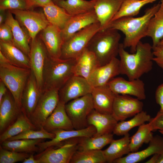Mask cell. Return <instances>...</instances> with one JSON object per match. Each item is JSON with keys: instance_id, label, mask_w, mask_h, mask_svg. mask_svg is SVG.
Listing matches in <instances>:
<instances>
[{"instance_id": "35", "label": "cell", "mask_w": 163, "mask_h": 163, "mask_svg": "<svg viewBox=\"0 0 163 163\" xmlns=\"http://www.w3.org/2000/svg\"><path fill=\"white\" fill-rule=\"evenodd\" d=\"M151 118L150 115L146 112L142 111L129 120L118 122L113 133L118 136H124L134 127L139 126L146 122H149Z\"/></svg>"}, {"instance_id": "24", "label": "cell", "mask_w": 163, "mask_h": 163, "mask_svg": "<svg viewBox=\"0 0 163 163\" xmlns=\"http://www.w3.org/2000/svg\"><path fill=\"white\" fill-rule=\"evenodd\" d=\"M91 94L95 110L102 113L112 114L116 94L108 84L93 88Z\"/></svg>"}, {"instance_id": "2", "label": "cell", "mask_w": 163, "mask_h": 163, "mask_svg": "<svg viewBox=\"0 0 163 163\" xmlns=\"http://www.w3.org/2000/svg\"><path fill=\"white\" fill-rule=\"evenodd\" d=\"M118 55L120 58V74L126 75L129 80L140 78L152 69L154 56L152 46L150 43L139 41L136 51L129 53L120 43Z\"/></svg>"}, {"instance_id": "16", "label": "cell", "mask_w": 163, "mask_h": 163, "mask_svg": "<svg viewBox=\"0 0 163 163\" xmlns=\"http://www.w3.org/2000/svg\"><path fill=\"white\" fill-rule=\"evenodd\" d=\"M22 111L8 90L0 101V134L16 121Z\"/></svg>"}, {"instance_id": "15", "label": "cell", "mask_w": 163, "mask_h": 163, "mask_svg": "<svg viewBox=\"0 0 163 163\" xmlns=\"http://www.w3.org/2000/svg\"><path fill=\"white\" fill-rule=\"evenodd\" d=\"M96 132V128L91 125L80 129L58 130L52 132L55 135L53 139L50 141L40 142L37 146L39 149V152H42L50 147L59 146L62 142L72 139L93 136Z\"/></svg>"}, {"instance_id": "57", "label": "cell", "mask_w": 163, "mask_h": 163, "mask_svg": "<svg viewBox=\"0 0 163 163\" xmlns=\"http://www.w3.org/2000/svg\"><path fill=\"white\" fill-rule=\"evenodd\" d=\"M29 1V0H27Z\"/></svg>"}, {"instance_id": "10", "label": "cell", "mask_w": 163, "mask_h": 163, "mask_svg": "<svg viewBox=\"0 0 163 163\" xmlns=\"http://www.w3.org/2000/svg\"><path fill=\"white\" fill-rule=\"evenodd\" d=\"M16 19L27 30L31 40L50 24L44 13L29 10H9Z\"/></svg>"}, {"instance_id": "48", "label": "cell", "mask_w": 163, "mask_h": 163, "mask_svg": "<svg viewBox=\"0 0 163 163\" xmlns=\"http://www.w3.org/2000/svg\"><path fill=\"white\" fill-rule=\"evenodd\" d=\"M8 89L4 83L0 80V101L7 93Z\"/></svg>"}, {"instance_id": "13", "label": "cell", "mask_w": 163, "mask_h": 163, "mask_svg": "<svg viewBox=\"0 0 163 163\" xmlns=\"http://www.w3.org/2000/svg\"><path fill=\"white\" fill-rule=\"evenodd\" d=\"M93 88L87 79L74 75L59 90V100L66 104L72 100L91 94Z\"/></svg>"}, {"instance_id": "34", "label": "cell", "mask_w": 163, "mask_h": 163, "mask_svg": "<svg viewBox=\"0 0 163 163\" xmlns=\"http://www.w3.org/2000/svg\"><path fill=\"white\" fill-rule=\"evenodd\" d=\"M37 130L29 118L22 111L16 121L0 134V143L28 129Z\"/></svg>"}, {"instance_id": "41", "label": "cell", "mask_w": 163, "mask_h": 163, "mask_svg": "<svg viewBox=\"0 0 163 163\" xmlns=\"http://www.w3.org/2000/svg\"><path fill=\"white\" fill-rule=\"evenodd\" d=\"M30 154L8 150L0 145V163H14L23 162Z\"/></svg>"}, {"instance_id": "9", "label": "cell", "mask_w": 163, "mask_h": 163, "mask_svg": "<svg viewBox=\"0 0 163 163\" xmlns=\"http://www.w3.org/2000/svg\"><path fill=\"white\" fill-rule=\"evenodd\" d=\"M77 138L66 141V142L57 149L48 148L37 157H34L39 163H70L78 150Z\"/></svg>"}, {"instance_id": "25", "label": "cell", "mask_w": 163, "mask_h": 163, "mask_svg": "<svg viewBox=\"0 0 163 163\" xmlns=\"http://www.w3.org/2000/svg\"><path fill=\"white\" fill-rule=\"evenodd\" d=\"M148 146L142 151L130 152L125 156L115 160L114 163H136L155 153L163 152V137L158 135L153 137Z\"/></svg>"}, {"instance_id": "22", "label": "cell", "mask_w": 163, "mask_h": 163, "mask_svg": "<svg viewBox=\"0 0 163 163\" xmlns=\"http://www.w3.org/2000/svg\"><path fill=\"white\" fill-rule=\"evenodd\" d=\"M94 10L100 25L105 29L120 9L124 0H93Z\"/></svg>"}, {"instance_id": "44", "label": "cell", "mask_w": 163, "mask_h": 163, "mask_svg": "<svg viewBox=\"0 0 163 163\" xmlns=\"http://www.w3.org/2000/svg\"><path fill=\"white\" fill-rule=\"evenodd\" d=\"M0 25V40L12 42L13 35L10 26L5 22Z\"/></svg>"}, {"instance_id": "47", "label": "cell", "mask_w": 163, "mask_h": 163, "mask_svg": "<svg viewBox=\"0 0 163 163\" xmlns=\"http://www.w3.org/2000/svg\"><path fill=\"white\" fill-rule=\"evenodd\" d=\"M31 6L43 7L53 2L52 0H29Z\"/></svg>"}, {"instance_id": "5", "label": "cell", "mask_w": 163, "mask_h": 163, "mask_svg": "<svg viewBox=\"0 0 163 163\" xmlns=\"http://www.w3.org/2000/svg\"><path fill=\"white\" fill-rule=\"evenodd\" d=\"M30 72V69L18 67L9 63L0 64V80L6 85L21 109L22 94Z\"/></svg>"}, {"instance_id": "19", "label": "cell", "mask_w": 163, "mask_h": 163, "mask_svg": "<svg viewBox=\"0 0 163 163\" xmlns=\"http://www.w3.org/2000/svg\"><path fill=\"white\" fill-rule=\"evenodd\" d=\"M42 93L39 89L35 76L31 70L21 99L22 111L29 118L34 111Z\"/></svg>"}, {"instance_id": "21", "label": "cell", "mask_w": 163, "mask_h": 163, "mask_svg": "<svg viewBox=\"0 0 163 163\" xmlns=\"http://www.w3.org/2000/svg\"><path fill=\"white\" fill-rule=\"evenodd\" d=\"M98 22L94 10L72 16L64 27L61 30V35L64 42L76 32L88 26Z\"/></svg>"}, {"instance_id": "32", "label": "cell", "mask_w": 163, "mask_h": 163, "mask_svg": "<svg viewBox=\"0 0 163 163\" xmlns=\"http://www.w3.org/2000/svg\"><path fill=\"white\" fill-rule=\"evenodd\" d=\"M44 139H21L9 141L6 140L1 143L4 148L16 152L34 153L39 152L38 144Z\"/></svg>"}, {"instance_id": "6", "label": "cell", "mask_w": 163, "mask_h": 163, "mask_svg": "<svg viewBox=\"0 0 163 163\" xmlns=\"http://www.w3.org/2000/svg\"><path fill=\"white\" fill-rule=\"evenodd\" d=\"M100 29V24L97 22L74 34L64 42L60 59H77L87 48L92 38Z\"/></svg>"}, {"instance_id": "39", "label": "cell", "mask_w": 163, "mask_h": 163, "mask_svg": "<svg viewBox=\"0 0 163 163\" xmlns=\"http://www.w3.org/2000/svg\"><path fill=\"white\" fill-rule=\"evenodd\" d=\"M106 162L102 150H77L70 163H104Z\"/></svg>"}, {"instance_id": "50", "label": "cell", "mask_w": 163, "mask_h": 163, "mask_svg": "<svg viewBox=\"0 0 163 163\" xmlns=\"http://www.w3.org/2000/svg\"><path fill=\"white\" fill-rule=\"evenodd\" d=\"M6 10L0 9V25L5 22L6 16Z\"/></svg>"}, {"instance_id": "12", "label": "cell", "mask_w": 163, "mask_h": 163, "mask_svg": "<svg viewBox=\"0 0 163 163\" xmlns=\"http://www.w3.org/2000/svg\"><path fill=\"white\" fill-rule=\"evenodd\" d=\"M29 59L30 69L36 78L39 89L43 92V71L49 55L40 37L31 40Z\"/></svg>"}, {"instance_id": "33", "label": "cell", "mask_w": 163, "mask_h": 163, "mask_svg": "<svg viewBox=\"0 0 163 163\" xmlns=\"http://www.w3.org/2000/svg\"><path fill=\"white\" fill-rule=\"evenodd\" d=\"M113 139V135L110 133L98 136L82 137L77 138L78 150H100Z\"/></svg>"}, {"instance_id": "42", "label": "cell", "mask_w": 163, "mask_h": 163, "mask_svg": "<svg viewBox=\"0 0 163 163\" xmlns=\"http://www.w3.org/2000/svg\"><path fill=\"white\" fill-rule=\"evenodd\" d=\"M32 7L27 0H0V9L26 10Z\"/></svg>"}, {"instance_id": "14", "label": "cell", "mask_w": 163, "mask_h": 163, "mask_svg": "<svg viewBox=\"0 0 163 163\" xmlns=\"http://www.w3.org/2000/svg\"><path fill=\"white\" fill-rule=\"evenodd\" d=\"M108 85L116 94L133 96L140 100L146 98L145 85L140 78L127 80L121 77H115Z\"/></svg>"}, {"instance_id": "30", "label": "cell", "mask_w": 163, "mask_h": 163, "mask_svg": "<svg viewBox=\"0 0 163 163\" xmlns=\"http://www.w3.org/2000/svg\"><path fill=\"white\" fill-rule=\"evenodd\" d=\"M43 13L50 24L62 30L72 16L53 2L42 7Z\"/></svg>"}, {"instance_id": "28", "label": "cell", "mask_w": 163, "mask_h": 163, "mask_svg": "<svg viewBox=\"0 0 163 163\" xmlns=\"http://www.w3.org/2000/svg\"><path fill=\"white\" fill-rule=\"evenodd\" d=\"M99 66L98 62L94 54L86 48L76 59L74 74L87 80L90 75Z\"/></svg>"}, {"instance_id": "36", "label": "cell", "mask_w": 163, "mask_h": 163, "mask_svg": "<svg viewBox=\"0 0 163 163\" xmlns=\"http://www.w3.org/2000/svg\"><path fill=\"white\" fill-rule=\"evenodd\" d=\"M56 4L72 16L94 10V2L93 0H63Z\"/></svg>"}, {"instance_id": "11", "label": "cell", "mask_w": 163, "mask_h": 163, "mask_svg": "<svg viewBox=\"0 0 163 163\" xmlns=\"http://www.w3.org/2000/svg\"><path fill=\"white\" fill-rule=\"evenodd\" d=\"M143 102L127 95L116 94L112 115L117 121L125 120L142 111Z\"/></svg>"}, {"instance_id": "46", "label": "cell", "mask_w": 163, "mask_h": 163, "mask_svg": "<svg viewBox=\"0 0 163 163\" xmlns=\"http://www.w3.org/2000/svg\"><path fill=\"white\" fill-rule=\"evenodd\" d=\"M156 101L160 107V110H163V83L157 88L155 93Z\"/></svg>"}, {"instance_id": "3", "label": "cell", "mask_w": 163, "mask_h": 163, "mask_svg": "<svg viewBox=\"0 0 163 163\" xmlns=\"http://www.w3.org/2000/svg\"><path fill=\"white\" fill-rule=\"evenodd\" d=\"M121 38L118 30L109 28L99 30L92 38L87 48L94 54L99 66L118 55Z\"/></svg>"}, {"instance_id": "38", "label": "cell", "mask_w": 163, "mask_h": 163, "mask_svg": "<svg viewBox=\"0 0 163 163\" xmlns=\"http://www.w3.org/2000/svg\"><path fill=\"white\" fill-rule=\"evenodd\" d=\"M149 123L139 126L135 134L130 138L129 148L131 152L138 151L144 143H148L153 136Z\"/></svg>"}, {"instance_id": "55", "label": "cell", "mask_w": 163, "mask_h": 163, "mask_svg": "<svg viewBox=\"0 0 163 163\" xmlns=\"http://www.w3.org/2000/svg\"><path fill=\"white\" fill-rule=\"evenodd\" d=\"M159 45H163V38L161 40Z\"/></svg>"}, {"instance_id": "51", "label": "cell", "mask_w": 163, "mask_h": 163, "mask_svg": "<svg viewBox=\"0 0 163 163\" xmlns=\"http://www.w3.org/2000/svg\"><path fill=\"white\" fill-rule=\"evenodd\" d=\"M159 153L154 154L152 157L147 161L145 163H157Z\"/></svg>"}, {"instance_id": "29", "label": "cell", "mask_w": 163, "mask_h": 163, "mask_svg": "<svg viewBox=\"0 0 163 163\" xmlns=\"http://www.w3.org/2000/svg\"><path fill=\"white\" fill-rule=\"evenodd\" d=\"M129 136L128 133L120 139H113L109 146L102 150L106 162L113 163L116 159L131 152L129 145L130 138Z\"/></svg>"}, {"instance_id": "8", "label": "cell", "mask_w": 163, "mask_h": 163, "mask_svg": "<svg viewBox=\"0 0 163 163\" xmlns=\"http://www.w3.org/2000/svg\"><path fill=\"white\" fill-rule=\"evenodd\" d=\"M59 101L58 90L50 89L43 92L29 118L37 130L43 128L46 120L55 109Z\"/></svg>"}, {"instance_id": "37", "label": "cell", "mask_w": 163, "mask_h": 163, "mask_svg": "<svg viewBox=\"0 0 163 163\" xmlns=\"http://www.w3.org/2000/svg\"><path fill=\"white\" fill-rule=\"evenodd\" d=\"M156 0H124L120 9L111 21L123 17L135 16L139 14L142 7Z\"/></svg>"}, {"instance_id": "26", "label": "cell", "mask_w": 163, "mask_h": 163, "mask_svg": "<svg viewBox=\"0 0 163 163\" xmlns=\"http://www.w3.org/2000/svg\"><path fill=\"white\" fill-rule=\"evenodd\" d=\"M88 125H93L96 129L94 136L111 133L118 121L112 114L100 113L94 109L87 118Z\"/></svg>"}, {"instance_id": "4", "label": "cell", "mask_w": 163, "mask_h": 163, "mask_svg": "<svg viewBox=\"0 0 163 163\" xmlns=\"http://www.w3.org/2000/svg\"><path fill=\"white\" fill-rule=\"evenodd\" d=\"M76 59L47 58L43 71V92L50 89L59 90L74 74Z\"/></svg>"}, {"instance_id": "31", "label": "cell", "mask_w": 163, "mask_h": 163, "mask_svg": "<svg viewBox=\"0 0 163 163\" xmlns=\"http://www.w3.org/2000/svg\"><path fill=\"white\" fill-rule=\"evenodd\" d=\"M147 36L152 41V47L159 45L163 38V0H161L158 10L150 21Z\"/></svg>"}, {"instance_id": "43", "label": "cell", "mask_w": 163, "mask_h": 163, "mask_svg": "<svg viewBox=\"0 0 163 163\" xmlns=\"http://www.w3.org/2000/svg\"><path fill=\"white\" fill-rule=\"evenodd\" d=\"M148 123L152 131L163 130V110H159L155 117L151 118Z\"/></svg>"}, {"instance_id": "7", "label": "cell", "mask_w": 163, "mask_h": 163, "mask_svg": "<svg viewBox=\"0 0 163 163\" xmlns=\"http://www.w3.org/2000/svg\"><path fill=\"white\" fill-rule=\"evenodd\" d=\"M65 107L74 129H83L89 126L88 117L94 109L91 93L69 101L65 104Z\"/></svg>"}, {"instance_id": "27", "label": "cell", "mask_w": 163, "mask_h": 163, "mask_svg": "<svg viewBox=\"0 0 163 163\" xmlns=\"http://www.w3.org/2000/svg\"><path fill=\"white\" fill-rule=\"evenodd\" d=\"M0 51L10 64L21 68L30 69L29 57L12 42L0 40Z\"/></svg>"}, {"instance_id": "49", "label": "cell", "mask_w": 163, "mask_h": 163, "mask_svg": "<svg viewBox=\"0 0 163 163\" xmlns=\"http://www.w3.org/2000/svg\"><path fill=\"white\" fill-rule=\"evenodd\" d=\"M34 153L31 154L30 156L25 159L22 163H39L38 160L34 155Z\"/></svg>"}, {"instance_id": "45", "label": "cell", "mask_w": 163, "mask_h": 163, "mask_svg": "<svg viewBox=\"0 0 163 163\" xmlns=\"http://www.w3.org/2000/svg\"><path fill=\"white\" fill-rule=\"evenodd\" d=\"M153 61L163 69V45H158L152 47Z\"/></svg>"}, {"instance_id": "23", "label": "cell", "mask_w": 163, "mask_h": 163, "mask_svg": "<svg viewBox=\"0 0 163 163\" xmlns=\"http://www.w3.org/2000/svg\"><path fill=\"white\" fill-rule=\"evenodd\" d=\"M65 104L59 101L52 113L46 119L43 128L52 133L58 130H71L74 129L66 112Z\"/></svg>"}, {"instance_id": "53", "label": "cell", "mask_w": 163, "mask_h": 163, "mask_svg": "<svg viewBox=\"0 0 163 163\" xmlns=\"http://www.w3.org/2000/svg\"><path fill=\"white\" fill-rule=\"evenodd\" d=\"M157 163H163V152L159 153Z\"/></svg>"}, {"instance_id": "40", "label": "cell", "mask_w": 163, "mask_h": 163, "mask_svg": "<svg viewBox=\"0 0 163 163\" xmlns=\"http://www.w3.org/2000/svg\"><path fill=\"white\" fill-rule=\"evenodd\" d=\"M55 136L54 133L49 132L43 128L39 130L28 129L8 139L9 141L21 139H52Z\"/></svg>"}, {"instance_id": "52", "label": "cell", "mask_w": 163, "mask_h": 163, "mask_svg": "<svg viewBox=\"0 0 163 163\" xmlns=\"http://www.w3.org/2000/svg\"><path fill=\"white\" fill-rule=\"evenodd\" d=\"M10 63L9 61L2 52L0 51V64Z\"/></svg>"}, {"instance_id": "18", "label": "cell", "mask_w": 163, "mask_h": 163, "mask_svg": "<svg viewBox=\"0 0 163 163\" xmlns=\"http://www.w3.org/2000/svg\"><path fill=\"white\" fill-rule=\"evenodd\" d=\"M5 22L11 28L13 44L29 58L30 49L29 42L31 38L27 29L14 18L12 14L9 10L6 12Z\"/></svg>"}, {"instance_id": "17", "label": "cell", "mask_w": 163, "mask_h": 163, "mask_svg": "<svg viewBox=\"0 0 163 163\" xmlns=\"http://www.w3.org/2000/svg\"><path fill=\"white\" fill-rule=\"evenodd\" d=\"M120 60L117 57L108 63L97 68L87 80L93 87L107 85L112 79L120 74Z\"/></svg>"}, {"instance_id": "20", "label": "cell", "mask_w": 163, "mask_h": 163, "mask_svg": "<svg viewBox=\"0 0 163 163\" xmlns=\"http://www.w3.org/2000/svg\"><path fill=\"white\" fill-rule=\"evenodd\" d=\"M61 30L56 27L50 24L41 31L40 38L49 56L51 58H60L64 42Z\"/></svg>"}, {"instance_id": "1", "label": "cell", "mask_w": 163, "mask_h": 163, "mask_svg": "<svg viewBox=\"0 0 163 163\" xmlns=\"http://www.w3.org/2000/svg\"><path fill=\"white\" fill-rule=\"evenodd\" d=\"M160 6V2L148 8L141 17H124L118 18L111 21L105 28L122 32L125 35L123 43L124 48H130L131 52L134 53L139 42L142 38L147 36L150 21Z\"/></svg>"}, {"instance_id": "54", "label": "cell", "mask_w": 163, "mask_h": 163, "mask_svg": "<svg viewBox=\"0 0 163 163\" xmlns=\"http://www.w3.org/2000/svg\"><path fill=\"white\" fill-rule=\"evenodd\" d=\"M52 1L55 4H56L58 2L63 0H52Z\"/></svg>"}, {"instance_id": "56", "label": "cell", "mask_w": 163, "mask_h": 163, "mask_svg": "<svg viewBox=\"0 0 163 163\" xmlns=\"http://www.w3.org/2000/svg\"><path fill=\"white\" fill-rule=\"evenodd\" d=\"M159 131L163 135V130H159Z\"/></svg>"}]
</instances>
